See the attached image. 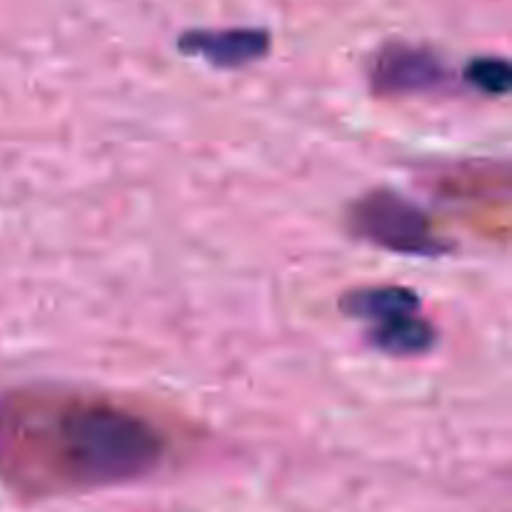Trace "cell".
I'll return each mask as SVG.
<instances>
[{
  "instance_id": "1",
  "label": "cell",
  "mask_w": 512,
  "mask_h": 512,
  "mask_svg": "<svg viewBox=\"0 0 512 512\" xmlns=\"http://www.w3.org/2000/svg\"><path fill=\"white\" fill-rule=\"evenodd\" d=\"M173 453L145 410L103 393L30 385L0 395V483L45 500L133 483Z\"/></svg>"
},
{
  "instance_id": "2",
  "label": "cell",
  "mask_w": 512,
  "mask_h": 512,
  "mask_svg": "<svg viewBox=\"0 0 512 512\" xmlns=\"http://www.w3.org/2000/svg\"><path fill=\"white\" fill-rule=\"evenodd\" d=\"M355 233L400 253H438L428 218L395 193H370L350 213Z\"/></svg>"
},
{
  "instance_id": "3",
  "label": "cell",
  "mask_w": 512,
  "mask_h": 512,
  "mask_svg": "<svg viewBox=\"0 0 512 512\" xmlns=\"http://www.w3.org/2000/svg\"><path fill=\"white\" fill-rule=\"evenodd\" d=\"M190 48L195 53H203L205 58H210L213 63H225V65H238L248 63L255 55L265 53L268 48V38L253 30H233V33H208L198 35L195 33L190 38Z\"/></svg>"
},
{
  "instance_id": "4",
  "label": "cell",
  "mask_w": 512,
  "mask_h": 512,
  "mask_svg": "<svg viewBox=\"0 0 512 512\" xmlns=\"http://www.w3.org/2000/svg\"><path fill=\"white\" fill-rule=\"evenodd\" d=\"M435 60L430 55L415 53V50H390L380 58L375 80L380 88L388 90H418L435 80Z\"/></svg>"
},
{
  "instance_id": "5",
  "label": "cell",
  "mask_w": 512,
  "mask_h": 512,
  "mask_svg": "<svg viewBox=\"0 0 512 512\" xmlns=\"http://www.w3.org/2000/svg\"><path fill=\"white\" fill-rule=\"evenodd\" d=\"M468 80L488 95L508 93L510 70L505 60H478L468 68Z\"/></svg>"
}]
</instances>
